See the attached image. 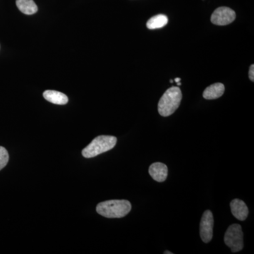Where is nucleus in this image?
<instances>
[{
  "instance_id": "nucleus-1",
  "label": "nucleus",
  "mask_w": 254,
  "mask_h": 254,
  "mask_svg": "<svg viewBox=\"0 0 254 254\" xmlns=\"http://www.w3.org/2000/svg\"><path fill=\"white\" fill-rule=\"evenodd\" d=\"M131 210V203L127 200H106L96 207L97 213L108 218H124Z\"/></svg>"
},
{
  "instance_id": "nucleus-2",
  "label": "nucleus",
  "mask_w": 254,
  "mask_h": 254,
  "mask_svg": "<svg viewBox=\"0 0 254 254\" xmlns=\"http://www.w3.org/2000/svg\"><path fill=\"white\" fill-rule=\"evenodd\" d=\"M182 98V91L179 87L173 86L169 88L159 101V114L163 117H168L173 115L180 107Z\"/></svg>"
},
{
  "instance_id": "nucleus-3",
  "label": "nucleus",
  "mask_w": 254,
  "mask_h": 254,
  "mask_svg": "<svg viewBox=\"0 0 254 254\" xmlns=\"http://www.w3.org/2000/svg\"><path fill=\"white\" fill-rule=\"evenodd\" d=\"M116 137L113 136H99L93 139L86 148L82 150L84 158H91L109 151L116 145Z\"/></svg>"
},
{
  "instance_id": "nucleus-4",
  "label": "nucleus",
  "mask_w": 254,
  "mask_h": 254,
  "mask_svg": "<svg viewBox=\"0 0 254 254\" xmlns=\"http://www.w3.org/2000/svg\"><path fill=\"white\" fill-rule=\"evenodd\" d=\"M225 245L231 249L233 253L240 252L244 248V234L242 227L233 224L228 227L224 237Z\"/></svg>"
},
{
  "instance_id": "nucleus-5",
  "label": "nucleus",
  "mask_w": 254,
  "mask_h": 254,
  "mask_svg": "<svg viewBox=\"0 0 254 254\" xmlns=\"http://www.w3.org/2000/svg\"><path fill=\"white\" fill-rule=\"evenodd\" d=\"M236 18V13L234 10L226 6H221L215 9L212 14L210 21L218 26H226L233 22Z\"/></svg>"
},
{
  "instance_id": "nucleus-6",
  "label": "nucleus",
  "mask_w": 254,
  "mask_h": 254,
  "mask_svg": "<svg viewBox=\"0 0 254 254\" xmlns=\"http://www.w3.org/2000/svg\"><path fill=\"white\" fill-rule=\"evenodd\" d=\"M213 215L210 210H205L200 223V236L204 243H208L213 238Z\"/></svg>"
},
{
  "instance_id": "nucleus-7",
  "label": "nucleus",
  "mask_w": 254,
  "mask_h": 254,
  "mask_svg": "<svg viewBox=\"0 0 254 254\" xmlns=\"http://www.w3.org/2000/svg\"><path fill=\"white\" fill-rule=\"evenodd\" d=\"M232 215L240 221H244L249 215V209L245 202L240 199H234L230 203Z\"/></svg>"
},
{
  "instance_id": "nucleus-8",
  "label": "nucleus",
  "mask_w": 254,
  "mask_h": 254,
  "mask_svg": "<svg viewBox=\"0 0 254 254\" xmlns=\"http://www.w3.org/2000/svg\"><path fill=\"white\" fill-rule=\"evenodd\" d=\"M149 174L153 180L158 182L166 180L168 175V169L166 165L162 163L152 164L149 168Z\"/></svg>"
},
{
  "instance_id": "nucleus-9",
  "label": "nucleus",
  "mask_w": 254,
  "mask_h": 254,
  "mask_svg": "<svg viewBox=\"0 0 254 254\" xmlns=\"http://www.w3.org/2000/svg\"><path fill=\"white\" fill-rule=\"evenodd\" d=\"M225 93V86L221 83H214L205 88L203 97L206 100H215L220 98Z\"/></svg>"
},
{
  "instance_id": "nucleus-10",
  "label": "nucleus",
  "mask_w": 254,
  "mask_h": 254,
  "mask_svg": "<svg viewBox=\"0 0 254 254\" xmlns=\"http://www.w3.org/2000/svg\"><path fill=\"white\" fill-rule=\"evenodd\" d=\"M45 99L55 105H65L68 103V97L61 92L48 90L43 93Z\"/></svg>"
},
{
  "instance_id": "nucleus-11",
  "label": "nucleus",
  "mask_w": 254,
  "mask_h": 254,
  "mask_svg": "<svg viewBox=\"0 0 254 254\" xmlns=\"http://www.w3.org/2000/svg\"><path fill=\"white\" fill-rule=\"evenodd\" d=\"M18 9L26 15L36 14L38 11V6L33 0H16Z\"/></svg>"
},
{
  "instance_id": "nucleus-12",
  "label": "nucleus",
  "mask_w": 254,
  "mask_h": 254,
  "mask_svg": "<svg viewBox=\"0 0 254 254\" xmlns=\"http://www.w3.org/2000/svg\"><path fill=\"white\" fill-rule=\"evenodd\" d=\"M168 23V16L165 14H158L150 18L146 23V26L150 30L158 29L166 26Z\"/></svg>"
},
{
  "instance_id": "nucleus-13",
  "label": "nucleus",
  "mask_w": 254,
  "mask_h": 254,
  "mask_svg": "<svg viewBox=\"0 0 254 254\" xmlns=\"http://www.w3.org/2000/svg\"><path fill=\"white\" fill-rule=\"evenodd\" d=\"M9 161V153L4 147L0 146V170L7 165Z\"/></svg>"
},
{
  "instance_id": "nucleus-14",
  "label": "nucleus",
  "mask_w": 254,
  "mask_h": 254,
  "mask_svg": "<svg viewBox=\"0 0 254 254\" xmlns=\"http://www.w3.org/2000/svg\"><path fill=\"white\" fill-rule=\"evenodd\" d=\"M249 76H250V78L251 81L252 82L254 81V65H251L250 68V72H249Z\"/></svg>"
},
{
  "instance_id": "nucleus-15",
  "label": "nucleus",
  "mask_w": 254,
  "mask_h": 254,
  "mask_svg": "<svg viewBox=\"0 0 254 254\" xmlns=\"http://www.w3.org/2000/svg\"><path fill=\"white\" fill-rule=\"evenodd\" d=\"M175 81H176L177 83H178V82H180V81H181V78H175Z\"/></svg>"
},
{
  "instance_id": "nucleus-16",
  "label": "nucleus",
  "mask_w": 254,
  "mask_h": 254,
  "mask_svg": "<svg viewBox=\"0 0 254 254\" xmlns=\"http://www.w3.org/2000/svg\"><path fill=\"white\" fill-rule=\"evenodd\" d=\"M164 254H173V253H172V252H168V251H167V252H164Z\"/></svg>"
},
{
  "instance_id": "nucleus-17",
  "label": "nucleus",
  "mask_w": 254,
  "mask_h": 254,
  "mask_svg": "<svg viewBox=\"0 0 254 254\" xmlns=\"http://www.w3.org/2000/svg\"><path fill=\"white\" fill-rule=\"evenodd\" d=\"M181 84H182V83H180V81L178 82V83H177V85H178L179 86H181Z\"/></svg>"
},
{
  "instance_id": "nucleus-18",
  "label": "nucleus",
  "mask_w": 254,
  "mask_h": 254,
  "mask_svg": "<svg viewBox=\"0 0 254 254\" xmlns=\"http://www.w3.org/2000/svg\"><path fill=\"white\" fill-rule=\"evenodd\" d=\"M174 81L173 80H170V83H173Z\"/></svg>"
}]
</instances>
